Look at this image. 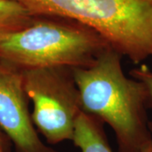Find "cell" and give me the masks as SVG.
<instances>
[{
  "instance_id": "obj_1",
  "label": "cell",
  "mask_w": 152,
  "mask_h": 152,
  "mask_svg": "<svg viewBox=\"0 0 152 152\" xmlns=\"http://www.w3.org/2000/svg\"><path fill=\"white\" fill-rule=\"evenodd\" d=\"M122 55L110 47L88 68L73 69L82 111L114 131L119 152H141L152 140L145 85L125 75Z\"/></svg>"
},
{
  "instance_id": "obj_2",
  "label": "cell",
  "mask_w": 152,
  "mask_h": 152,
  "mask_svg": "<svg viewBox=\"0 0 152 152\" xmlns=\"http://www.w3.org/2000/svg\"><path fill=\"white\" fill-rule=\"evenodd\" d=\"M111 44L95 30L57 16H35L27 27L0 37V61L20 70L88 68Z\"/></svg>"
},
{
  "instance_id": "obj_3",
  "label": "cell",
  "mask_w": 152,
  "mask_h": 152,
  "mask_svg": "<svg viewBox=\"0 0 152 152\" xmlns=\"http://www.w3.org/2000/svg\"><path fill=\"white\" fill-rule=\"evenodd\" d=\"M34 16L70 19L95 30L134 64L152 57V0H13Z\"/></svg>"
},
{
  "instance_id": "obj_4",
  "label": "cell",
  "mask_w": 152,
  "mask_h": 152,
  "mask_svg": "<svg viewBox=\"0 0 152 152\" xmlns=\"http://www.w3.org/2000/svg\"><path fill=\"white\" fill-rule=\"evenodd\" d=\"M26 95L33 102V124L49 144L72 140L82 112L80 95L72 68L21 70Z\"/></svg>"
},
{
  "instance_id": "obj_5",
  "label": "cell",
  "mask_w": 152,
  "mask_h": 152,
  "mask_svg": "<svg viewBox=\"0 0 152 152\" xmlns=\"http://www.w3.org/2000/svg\"><path fill=\"white\" fill-rule=\"evenodd\" d=\"M22 71L0 61V129L16 152H57L40 140L30 114Z\"/></svg>"
},
{
  "instance_id": "obj_6",
  "label": "cell",
  "mask_w": 152,
  "mask_h": 152,
  "mask_svg": "<svg viewBox=\"0 0 152 152\" xmlns=\"http://www.w3.org/2000/svg\"><path fill=\"white\" fill-rule=\"evenodd\" d=\"M104 123L82 111L75 125L72 141L82 152H113L103 129Z\"/></svg>"
},
{
  "instance_id": "obj_7",
  "label": "cell",
  "mask_w": 152,
  "mask_h": 152,
  "mask_svg": "<svg viewBox=\"0 0 152 152\" xmlns=\"http://www.w3.org/2000/svg\"><path fill=\"white\" fill-rule=\"evenodd\" d=\"M35 16L13 0H0V37L29 26Z\"/></svg>"
},
{
  "instance_id": "obj_8",
  "label": "cell",
  "mask_w": 152,
  "mask_h": 152,
  "mask_svg": "<svg viewBox=\"0 0 152 152\" xmlns=\"http://www.w3.org/2000/svg\"><path fill=\"white\" fill-rule=\"evenodd\" d=\"M130 75L140 81L143 82L146 86L150 95L151 104L152 105V70L145 64H142L140 68H135L130 71Z\"/></svg>"
},
{
  "instance_id": "obj_9",
  "label": "cell",
  "mask_w": 152,
  "mask_h": 152,
  "mask_svg": "<svg viewBox=\"0 0 152 152\" xmlns=\"http://www.w3.org/2000/svg\"><path fill=\"white\" fill-rule=\"evenodd\" d=\"M10 140L0 129V152L10 151Z\"/></svg>"
},
{
  "instance_id": "obj_10",
  "label": "cell",
  "mask_w": 152,
  "mask_h": 152,
  "mask_svg": "<svg viewBox=\"0 0 152 152\" xmlns=\"http://www.w3.org/2000/svg\"><path fill=\"white\" fill-rule=\"evenodd\" d=\"M150 129H151V130L152 132V122H150ZM141 152H152V140L143 149V151Z\"/></svg>"
},
{
  "instance_id": "obj_11",
  "label": "cell",
  "mask_w": 152,
  "mask_h": 152,
  "mask_svg": "<svg viewBox=\"0 0 152 152\" xmlns=\"http://www.w3.org/2000/svg\"><path fill=\"white\" fill-rule=\"evenodd\" d=\"M1 152H3V151H1Z\"/></svg>"
}]
</instances>
